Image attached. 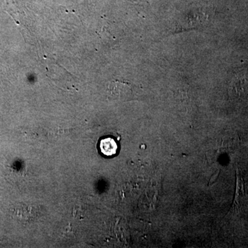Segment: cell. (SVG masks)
<instances>
[{"label": "cell", "mask_w": 248, "mask_h": 248, "mask_svg": "<svg viewBox=\"0 0 248 248\" xmlns=\"http://www.w3.org/2000/svg\"><path fill=\"white\" fill-rule=\"evenodd\" d=\"M230 93L234 97H241L248 92V72L241 71L232 78Z\"/></svg>", "instance_id": "obj_1"}, {"label": "cell", "mask_w": 248, "mask_h": 248, "mask_svg": "<svg viewBox=\"0 0 248 248\" xmlns=\"http://www.w3.org/2000/svg\"><path fill=\"white\" fill-rule=\"evenodd\" d=\"M107 89L110 97L115 99H128L133 93L131 85L118 80L109 82Z\"/></svg>", "instance_id": "obj_2"}, {"label": "cell", "mask_w": 248, "mask_h": 248, "mask_svg": "<svg viewBox=\"0 0 248 248\" xmlns=\"http://www.w3.org/2000/svg\"><path fill=\"white\" fill-rule=\"evenodd\" d=\"M245 197V184L244 179L238 171H236V190L234 202L232 205V211H238L241 208V202Z\"/></svg>", "instance_id": "obj_3"}, {"label": "cell", "mask_w": 248, "mask_h": 248, "mask_svg": "<svg viewBox=\"0 0 248 248\" xmlns=\"http://www.w3.org/2000/svg\"><path fill=\"white\" fill-rule=\"evenodd\" d=\"M99 148L103 155L107 156H112L117 153L118 146L114 139L108 138L102 140Z\"/></svg>", "instance_id": "obj_4"}]
</instances>
